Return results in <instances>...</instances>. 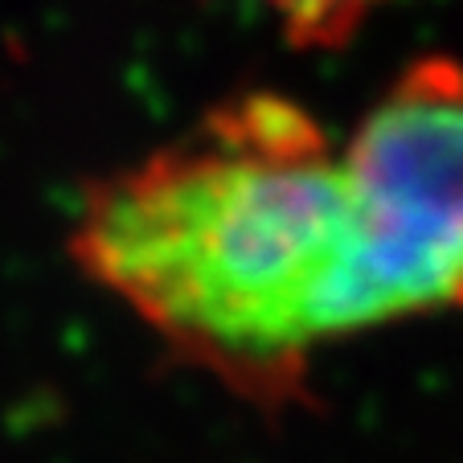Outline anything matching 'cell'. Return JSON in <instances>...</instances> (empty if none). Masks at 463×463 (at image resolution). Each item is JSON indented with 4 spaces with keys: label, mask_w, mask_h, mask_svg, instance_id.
<instances>
[{
    "label": "cell",
    "mask_w": 463,
    "mask_h": 463,
    "mask_svg": "<svg viewBox=\"0 0 463 463\" xmlns=\"http://www.w3.org/2000/svg\"><path fill=\"white\" fill-rule=\"evenodd\" d=\"M82 271L189 365L262 406L365 333L341 144L283 95H242L107 176L71 234Z\"/></svg>",
    "instance_id": "obj_1"
},
{
    "label": "cell",
    "mask_w": 463,
    "mask_h": 463,
    "mask_svg": "<svg viewBox=\"0 0 463 463\" xmlns=\"http://www.w3.org/2000/svg\"><path fill=\"white\" fill-rule=\"evenodd\" d=\"M365 333L463 307V58H422L341 144Z\"/></svg>",
    "instance_id": "obj_2"
},
{
    "label": "cell",
    "mask_w": 463,
    "mask_h": 463,
    "mask_svg": "<svg viewBox=\"0 0 463 463\" xmlns=\"http://www.w3.org/2000/svg\"><path fill=\"white\" fill-rule=\"evenodd\" d=\"M262 9H271L279 17L283 33L296 45H333L349 42L361 29V21L373 9H382L385 0H259Z\"/></svg>",
    "instance_id": "obj_3"
}]
</instances>
